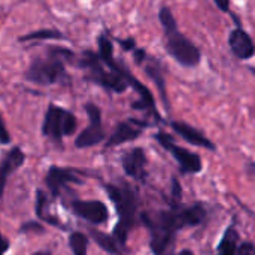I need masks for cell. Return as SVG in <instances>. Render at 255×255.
<instances>
[{
	"instance_id": "cell-1",
	"label": "cell",
	"mask_w": 255,
	"mask_h": 255,
	"mask_svg": "<svg viewBox=\"0 0 255 255\" xmlns=\"http://www.w3.org/2000/svg\"><path fill=\"white\" fill-rule=\"evenodd\" d=\"M140 218L149 230V248L152 254L170 255V251H173L176 233L182 229L202 224L206 218V209L200 203L190 206L173 203L170 209L155 214L143 212Z\"/></svg>"
},
{
	"instance_id": "cell-2",
	"label": "cell",
	"mask_w": 255,
	"mask_h": 255,
	"mask_svg": "<svg viewBox=\"0 0 255 255\" xmlns=\"http://www.w3.org/2000/svg\"><path fill=\"white\" fill-rule=\"evenodd\" d=\"M106 194L109 196L111 202L115 206L118 223L114 227L112 236L117 242L126 248L128 235L136 224V212H137V194L136 191L127 185H117V184H105Z\"/></svg>"
},
{
	"instance_id": "cell-3",
	"label": "cell",
	"mask_w": 255,
	"mask_h": 255,
	"mask_svg": "<svg viewBox=\"0 0 255 255\" xmlns=\"http://www.w3.org/2000/svg\"><path fill=\"white\" fill-rule=\"evenodd\" d=\"M158 19L164 30L166 51L169 52V55L184 67H196L202 58L200 49L178 30L176 19L172 10L163 6L158 12Z\"/></svg>"
},
{
	"instance_id": "cell-4",
	"label": "cell",
	"mask_w": 255,
	"mask_h": 255,
	"mask_svg": "<svg viewBox=\"0 0 255 255\" xmlns=\"http://www.w3.org/2000/svg\"><path fill=\"white\" fill-rule=\"evenodd\" d=\"M97 43H99V54H97V55L100 57V60H102L112 72H115L117 75H120V76L124 79V82L127 84V87L130 85L133 90L137 91L139 100L133 103V109L146 111V112L151 114L157 121H161V117H160V114L157 112V108H155V100H154L151 91L148 90V87H145L139 79H136V78L131 75V72H130L124 64L115 61V58H114V46H112V42H111L106 36L100 34L99 39H97Z\"/></svg>"
},
{
	"instance_id": "cell-5",
	"label": "cell",
	"mask_w": 255,
	"mask_h": 255,
	"mask_svg": "<svg viewBox=\"0 0 255 255\" xmlns=\"http://www.w3.org/2000/svg\"><path fill=\"white\" fill-rule=\"evenodd\" d=\"M73 58V54L67 49L54 48L46 57H37L31 61L25 72V78L37 85H51L66 78L64 61Z\"/></svg>"
},
{
	"instance_id": "cell-6",
	"label": "cell",
	"mask_w": 255,
	"mask_h": 255,
	"mask_svg": "<svg viewBox=\"0 0 255 255\" xmlns=\"http://www.w3.org/2000/svg\"><path fill=\"white\" fill-rule=\"evenodd\" d=\"M79 66L84 67L88 73H87V79L99 84L100 87L114 91V93H123L127 90V84L124 82V79L117 75L115 72H108L105 70L100 57L93 52V51H85L79 60Z\"/></svg>"
},
{
	"instance_id": "cell-7",
	"label": "cell",
	"mask_w": 255,
	"mask_h": 255,
	"mask_svg": "<svg viewBox=\"0 0 255 255\" xmlns=\"http://www.w3.org/2000/svg\"><path fill=\"white\" fill-rule=\"evenodd\" d=\"M76 126V117L70 111H66L57 105H49L42 124V133L51 140L60 142L64 136L73 134Z\"/></svg>"
},
{
	"instance_id": "cell-8",
	"label": "cell",
	"mask_w": 255,
	"mask_h": 255,
	"mask_svg": "<svg viewBox=\"0 0 255 255\" xmlns=\"http://www.w3.org/2000/svg\"><path fill=\"white\" fill-rule=\"evenodd\" d=\"M154 137L167 152H170L175 157L176 163L179 164L181 173H184V175H196V173L202 172L203 164H202V158H200L199 154L191 152L187 148H182V146L176 145L173 137L170 134H167L166 131H158V133L154 134Z\"/></svg>"
},
{
	"instance_id": "cell-9",
	"label": "cell",
	"mask_w": 255,
	"mask_h": 255,
	"mask_svg": "<svg viewBox=\"0 0 255 255\" xmlns=\"http://www.w3.org/2000/svg\"><path fill=\"white\" fill-rule=\"evenodd\" d=\"M85 111L90 120V126L85 127L78 137L75 139V146L82 149V148H91L99 145L100 142L105 140L106 133L103 130V123H102V111L97 105L94 103H87Z\"/></svg>"
},
{
	"instance_id": "cell-10",
	"label": "cell",
	"mask_w": 255,
	"mask_h": 255,
	"mask_svg": "<svg viewBox=\"0 0 255 255\" xmlns=\"http://www.w3.org/2000/svg\"><path fill=\"white\" fill-rule=\"evenodd\" d=\"M72 211L90 224L100 226L109 220L108 206L100 200H73Z\"/></svg>"
},
{
	"instance_id": "cell-11",
	"label": "cell",
	"mask_w": 255,
	"mask_h": 255,
	"mask_svg": "<svg viewBox=\"0 0 255 255\" xmlns=\"http://www.w3.org/2000/svg\"><path fill=\"white\" fill-rule=\"evenodd\" d=\"M81 172L69 167H58L51 166L45 175V184L49 188L52 197L60 194V190L67 184H82V178L79 176Z\"/></svg>"
},
{
	"instance_id": "cell-12",
	"label": "cell",
	"mask_w": 255,
	"mask_h": 255,
	"mask_svg": "<svg viewBox=\"0 0 255 255\" xmlns=\"http://www.w3.org/2000/svg\"><path fill=\"white\" fill-rule=\"evenodd\" d=\"M123 169L127 176H130L134 181L145 182L146 181V164L148 158L142 148H133L128 152H126L121 158Z\"/></svg>"
},
{
	"instance_id": "cell-13",
	"label": "cell",
	"mask_w": 255,
	"mask_h": 255,
	"mask_svg": "<svg viewBox=\"0 0 255 255\" xmlns=\"http://www.w3.org/2000/svg\"><path fill=\"white\" fill-rule=\"evenodd\" d=\"M146 126H148L146 123H142V121H137V120H133V118L128 120V121H123L115 127L114 133L109 136L105 146L112 148V146H118V145L126 143V142H131V140L137 139L142 134V130Z\"/></svg>"
},
{
	"instance_id": "cell-14",
	"label": "cell",
	"mask_w": 255,
	"mask_h": 255,
	"mask_svg": "<svg viewBox=\"0 0 255 255\" xmlns=\"http://www.w3.org/2000/svg\"><path fill=\"white\" fill-rule=\"evenodd\" d=\"M229 46H230L232 52L239 60H250V58L254 57V42H253L251 36L244 28H241V27H238V28L230 31Z\"/></svg>"
},
{
	"instance_id": "cell-15",
	"label": "cell",
	"mask_w": 255,
	"mask_h": 255,
	"mask_svg": "<svg viewBox=\"0 0 255 255\" xmlns=\"http://www.w3.org/2000/svg\"><path fill=\"white\" fill-rule=\"evenodd\" d=\"M24 161H25V155L21 151V148H18V146L10 148L6 152V155L0 160V197L3 194V190H4V185L7 182V178L16 169H19L24 164Z\"/></svg>"
},
{
	"instance_id": "cell-16",
	"label": "cell",
	"mask_w": 255,
	"mask_h": 255,
	"mask_svg": "<svg viewBox=\"0 0 255 255\" xmlns=\"http://www.w3.org/2000/svg\"><path fill=\"white\" fill-rule=\"evenodd\" d=\"M172 128L175 130V133H178L184 140H187L188 143L194 145V146H202L211 151H215V145L197 128L191 127L187 123H181V121H172L170 123Z\"/></svg>"
},
{
	"instance_id": "cell-17",
	"label": "cell",
	"mask_w": 255,
	"mask_h": 255,
	"mask_svg": "<svg viewBox=\"0 0 255 255\" xmlns=\"http://www.w3.org/2000/svg\"><path fill=\"white\" fill-rule=\"evenodd\" d=\"M145 61H146L145 72H146V75L155 82V85H157V88H158V91H160V94H161V100H163V103H164V108L169 111V100H167V94H166V84H164L163 70H161L160 64H158L155 60H149V61H148V55H146Z\"/></svg>"
},
{
	"instance_id": "cell-18",
	"label": "cell",
	"mask_w": 255,
	"mask_h": 255,
	"mask_svg": "<svg viewBox=\"0 0 255 255\" xmlns=\"http://www.w3.org/2000/svg\"><path fill=\"white\" fill-rule=\"evenodd\" d=\"M90 235L91 238L94 239V242L103 250L106 251L108 254L111 255H124V248L117 242V239L112 236V235H106L103 232H99V230H90Z\"/></svg>"
},
{
	"instance_id": "cell-19",
	"label": "cell",
	"mask_w": 255,
	"mask_h": 255,
	"mask_svg": "<svg viewBox=\"0 0 255 255\" xmlns=\"http://www.w3.org/2000/svg\"><path fill=\"white\" fill-rule=\"evenodd\" d=\"M238 242H239V235L235 230V227L233 226L227 227L217 248V255H236Z\"/></svg>"
},
{
	"instance_id": "cell-20",
	"label": "cell",
	"mask_w": 255,
	"mask_h": 255,
	"mask_svg": "<svg viewBox=\"0 0 255 255\" xmlns=\"http://www.w3.org/2000/svg\"><path fill=\"white\" fill-rule=\"evenodd\" d=\"M46 202H48V199H46L45 193L40 191V190H37L36 191V217H37V220L45 221V223H48L51 226H55V227H61L60 223L55 218H51V217L46 215V212H45Z\"/></svg>"
},
{
	"instance_id": "cell-21",
	"label": "cell",
	"mask_w": 255,
	"mask_h": 255,
	"mask_svg": "<svg viewBox=\"0 0 255 255\" xmlns=\"http://www.w3.org/2000/svg\"><path fill=\"white\" fill-rule=\"evenodd\" d=\"M69 247L73 255H87L88 251V238L81 232H73L69 236Z\"/></svg>"
},
{
	"instance_id": "cell-22",
	"label": "cell",
	"mask_w": 255,
	"mask_h": 255,
	"mask_svg": "<svg viewBox=\"0 0 255 255\" xmlns=\"http://www.w3.org/2000/svg\"><path fill=\"white\" fill-rule=\"evenodd\" d=\"M64 34L58 30L54 28H43V30H37V31H31L25 36H22L19 40L25 42V40H42V39H63Z\"/></svg>"
},
{
	"instance_id": "cell-23",
	"label": "cell",
	"mask_w": 255,
	"mask_h": 255,
	"mask_svg": "<svg viewBox=\"0 0 255 255\" xmlns=\"http://www.w3.org/2000/svg\"><path fill=\"white\" fill-rule=\"evenodd\" d=\"M236 255H254V244L253 242H244L238 248Z\"/></svg>"
},
{
	"instance_id": "cell-24",
	"label": "cell",
	"mask_w": 255,
	"mask_h": 255,
	"mask_svg": "<svg viewBox=\"0 0 255 255\" xmlns=\"http://www.w3.org/2000/svg\"><path fill=\"white\" fill-rule=\"evenodd\" d=\"M9 142H10V136H9V131L6 130V126L0 115V143H9Z\"/></svg>"
},
{
	"instance_id": "cell-25",
	"label": "cell",
	"mask_w": 255,
	"mask_h": 255,
	"mask_svg": "<svg viewBox=\"0 0 255 255\" xmlns=\"http://www.w3.org/2000/svg\"><path fill=\"white\" fill-rule=\"evenodd\" d=\"M215 1V4H217V7L220 9V10H223V12H230V0H214Z\"/></svg>"
},
{
	"instance_id": "cell-26",
	"label": "cell",
	"mask_w": 255,
	"mask_h": 255,
	"mask_svg": "<svg viewBox=\"0 0 255 255\" xmlns=\"http://www.w3.org/2000/svg\"><path fill=\"white\" fill-rule=\"evenodd\" d=\"M9 250V241L0 233V255H4Z\"/></svg>"
},
{
	"instance_id": "cell-27",
	"label": "cell",
	"mask_w": 255,
	"mask_h": 255,
	"mask_svg": "<svg viewBox=\"0 0 255 255\" xmlns=\"http://www.w3.org/2000/svg\"><path fill=\"white\" fill-rule=\"evenodd\" d=\"M30 229H34L36 232H43L42 226L40 224H36V223H27L21 227V232H25V230H30Z\"/></svg>"
},
{
	"instance_id": "cell-28",
	"label": "cell",
	"mask_w": 255,
	"mask_h": 255,
	"mask_svg": "<svg viewBox=\"0 0 255 255\" xmlns=\"http://www.w3.org/2000/svg\"><path fill=\"white\" fill-rule=\"evenodd\" d=\"M118 42L123 45L124 49H128V51H130V49H136V43H134L133 39H127V40H121V39H120Z\"/></svg>"
},
{
	"instance_id": "cell-29",
	"label": "cell",
	"mask_w": 255,
	"mask_h": 255,
	"mask_svg": "<svg viewBox=\"0 0 255 255\" xmlns=\"http://www.w3.org/2000/svg\"><path fill=\"white\" fill-rule=\"evenodd\" d=\"M176 255H194V253L191 250H182L181 253H178Z\"/></svg>"
},
{
	"instance_id": "cell-30",
	"label": "cell",
	"mask_w": 255,
	"mask_h": 255,
	"mask_svg": "<svg viewBox=\"0 0 255 255\" xmlns=\"http://www.w3.org/2000/svg\"><path fill=\"white\" fill-rule=\"evenodd\" d=\"M31 255H52L49 251H37V253H34V254Z\"/></svg>"
}]
</instances>
